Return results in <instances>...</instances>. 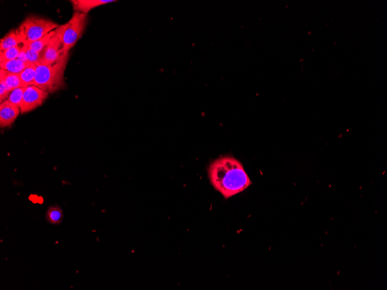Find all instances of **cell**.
<instances>
[{
    "mask_svg": "<svg viewBox=\"0 0 387 290\" xmlns=\"http://www.w3.org/2000/svg\"><path fill=\"white\" fill-rule=\"evenodd\" d=\"M208 175L213 187L226 199L240 193L252 184L241 163L232 156H224L212 162Z\"/></svg>",
    "mask_w": 387,
    "mask_h": 290,
    "instance_id": "1",
    "label": "cell"
},
{
    "mask_svg": "<svg viewBox=\"0 0 387 290\" xmlns=\"http://www.w3.org/2000/svg\"><path fill=\"white\" fill-rule=\"evenodd\" d=\"M68 60V56L65 57L64 55L53 63L37 65L35 80L32 86L49 93H54L64 88V71Z\"/></svg>",
    "mask_w": 387,
    "mask_h": 290,
    "instance_id": "2",
    "label": "cell"
},
{
    "mask_svg": "<svg viewBox=\"0 0 387 290\" xmlns=\"http://www.w3.org/2000/svg\"><path fill=\"white\" fill-rule=\"evenodd\" d=\"M59 26L55 22L37 16H29L18 29L24 40V45L40 40L46 35L56 30Z\"/></svg>",
    "mask_w": 387,
    "mask_h": 290,
    "instance_id": "3",
    "label": "cell"
},
{
    "mask_svg": "<svg viewBox=\"0 0 387 290\" xmlns=\"http://www.w3.org/2000/svg\"><path fill=\"white\" fill-rule=\"evenodd\" d=\"M88 21L87 15L80 12H74L64 35V55L68 56L71 49L83 36Z\"/></svg>",
    "mask_w": 387,
    "mask_h": 290,
    "instance_id": "4",
    "label": "cell"
},
{
    "mask_svg": "<svg viewBox=\"0 0 387 290\" xmlns=\"http://www.w3.org/2000/svg\"><path fill=\"white\" fill-rule=\"evenodd\" d=\"M68 26L67 24L59 26L50 42L41 52L40 64H49L57 61L64 56V35Z\"/></svg>",
    "mask_w": 387,
    "mask_h": 290,
    "instance_id": "5",
    "label": "cell"
},
{
    "mask_svg": "<svg viewBox=\"0 0 387 290\" xmlns=\"http://www.w3.org/2000/svg\"><path fill=\"white\" fill-rule=\"evenodd\" d=\"M49 93L34 86L26 87L20 106L22 114L28 113L42 105Z\"/></svg>",
    "mask_w": 387,
    "mask_h": 290,
    "instance_id": "6",
    "label": "cell"
},
{
    "mask_svg": "<svg viewBox=\"0 0 387 290\" xmlns=\"http://www.w3.org/2000/svg\"><path fill=\"white\" fill-rule=\"evenodd\" d=\"M21 112L20 107L6 100L0 105V126L10 127Z\"/></svg>",
    "mask_w": 387,
    "mask_h": 290,
    "instance_id": "7",
    "label": "cell"
},
{
    "mask_svg": "<svg viewBox=\"0 0 387 290\" xmlns=\"http://www.w3.org/2000/svg\"><path fill=\"white\" fill-rule=\"evenodd\" d=\"M74 12H80L87 15L95 8L114 2L113 0H71Z\"/></svg>",
    "mask_w": 387,
    "mask_h": 290,
    "instance_id": "8",
    "label": "cell"
},
{
    "mask_svg": "<svg viewBox=\"0 0 387 290\" xmlns=\"http://www.w3.org/2000/svg\"><path fill=\"white\" fill-rule=\"evenodd\" d=\"M22 44H24V42L19 34L18 29H12L1 38L0 41V51H3Z\"/></svg>",
    "mask_w": 387,
    "mask_h": 290,
    "instance_id": "9",
    "label": "cell"
},
{
    "mask_svg": "<svg viewBox=\"0 0 387 290\" xmlns=\"http://www.w3.org/2000/svg\"><path fill=\"white\" fill-rule=\"evenodd\" d=\"M0 81H2L12 90L25 87L19 74L9 73L4 70H0Z\"/></svg>",
    "mask_w": 387,
    "mask_h": 290,
    "instance_id": "10",
    "label": "cell"
},
{
    "mask_svg": "<svg viewBox=\"0 0 387 290\" xmlns=\"http://www.w3.org/2000/svg\"><path fill=\"white\" fill-rule=\"evenodd\" d=\"M30 64L25 63L18 58H15V59L2 61L0 63V68L1 70L7 71L9 73L19 74Z\"/></svg>",
    "mask_w": 387,
    "mask_h": 290,
    "instance_id": "11",
    "label": "cell"
},
{
    "mask_svg": "<svg viewBox=\"0 0 387 290\" xmlns=\"http://www.w3.org/2000/svg\"><path fill=\"white\" fill-rule=\"evenodd\" d=\"M37 66L35 64H30L29 66L19 74V76L25 87L32 86L35 77V71Z\"/></svg>",
    "mask_w": 387,
    "mask_h": 290,
    "instance_id": "12",
    "label": "cell"
},
{
    "mask_svg": "<svg viewBox=\"0 0 387 290\" xmlns=\"http://www.w3.org/2000/svg\"><path fill=\"white\" fill-rule=\"evenodd\" d=\"M46 218L51 224H60L64 218L63 211L58 206H50L46 213Z\"/></svg>",
    "mask_w": 387,
    "mask_h": 290,
    "instance_id": "13",
    "label": "cell"
},
{
    "mask_svg": "<svg viewBox=\"0 0 387 290\" xmlns=\"http://www.w3.org/2000/svg\"><path fill=\"white\" fill-rule=\"evenodd\" d=\"M55 30L50 32V33L46 35L45 36L41 38L40 40H36L34 41L29 42V43L25 44L29 48L32 49L38 52L41 53L47 45L50 42L52 35H54Z\"/></svg>",
    "mask_w": 387,
    "mask_h": 290,
    "instance_id": "14",
    "label": "cell"
},
{
    "mask_svg": "<svg viewBox=\"0 0 387 290\" xmlns=\"http://www.w3.org/2000/svg\"><path fill=\"white\" fill-rule=\"evenodd\" d=\"M24 46V44H22L18 45V46L0 52V62L17 58Z\"/></svg>",
    "mask_w": 387,
    "mask_h": 290,
    "instance_id": "15",
    "label": "cell"
},
{
    "mask_svg": "<svg viewBox=\"0 0 387 290\" xmlns=\"http://www.w3.org/2000/svg\"><path fill=\"white\" fill-rule=\"evenodd\" d=\"M25 89L26 87H19V88L12 90L10 94H9L7 100L9 102L20 107Z\"/></svg>",
    "mask_w": 387,
    "mask_h": 290,
    "instance_id": "16",
    "label": "cell"
},
{
    "mask_svg": "<svg viewBox=\"0 0 387 290\" xmlns=\"http://www.w3.org/2000/svg\"><path fill=\"white\" fill-rule=\"evenodd\" d=\"M26 58L29 63L35 64V66L40 64L41 60V54L32 49L28 47L26 51Z\"/></svg>",
    "mask_w": 387,
    "mask_h": 290,
    "instance_id": "17",
    "label": "cell"
},
{
    "mask_svg": "<svg viewBox=\"0 0 387 290\" xmlns=\"http://www.w3.org/2000/svg\"><path fill=\"white\" fill-rule=\"evenodd\" d=\"M12 91L2 81H0V102L1 103L4 102L6 98H8Z\"/></svg>",
    "mask_w": 387,
    "mask_h": 290,
    "instance_id": "18",
    "label": "cell"
},
{
    "mask_svg": "<svg viewBox=\"0 0 387 290\" xmlns=\"http://www.w3.org/2000/svg\"><path fill=\"white\" fill-rule=\"evenodd\" d=\"M27 50L28 47L24 45V46L23 47L21 51L20 54L19 55V56L17 58L18 59L24 61L25 63H29L27 60V58H26V51H27Z\"/></svg>",
    "mask_w": 387,
    "mask_h": 290,
    "instance_id": "19",
    "label": "cell"
}]
</instances>
